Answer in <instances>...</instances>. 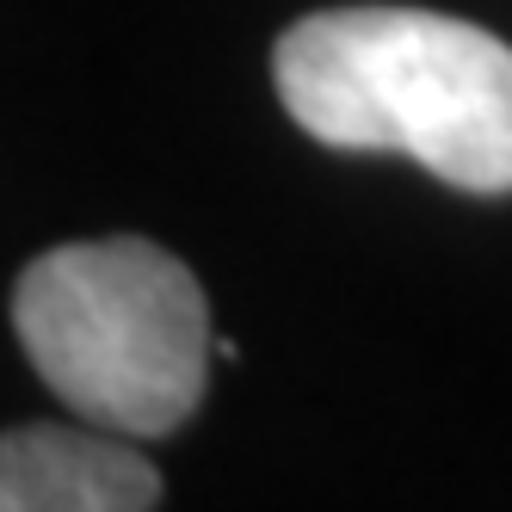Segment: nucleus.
I'll return each instance as SVG.
<instances>
[{
    "mask_svg": "<svg viewBox=\"0 0 512 512\" xmlns=\"http://www.w3.org/2000/svg\"><path fill=\"white\" fill-rule=\"evenodd\" d=\"M278 99L327 149H395L463 192H512V44L426 7L309 13L272 50Z\"/></svg>",
    "mask_w": 512,
    "mask_h": 512,
    "instance_id": "obj_1",
    "label": "nucleus"
},
{
    "mask_svg": "<svg viewBox=\"0 0 512 512\" xmlns=\"http://www.w3.org/2000/svg\"><path fill=\"white\" fill-rule=\"evenodd\" d=\"M13 327L38 377L87 426L161 438L204 401L210 309L198 278L155 241L50 247L13 284Z\"/></svg>",
    "mask_w": 512,
    "mask_h": 512,
    "instance_id": "obj_2",
    "label": "nucleus"
},
{
    "mask_svg": "<svg viewBox=\"0 0 512 512\" xmlns=\"http://www.w3.org/2000/svg\"><path fill=\"white\" fill-rule=\"evenodd\" d=\"M161 475L124 432L13 426L0 438V512H155Z\"/></svg>",
    "mask_w": 512,
    "mask_h": 512,
    "instance_id": "obj_3",
    "label": "nucleus"
}]
</instances>
